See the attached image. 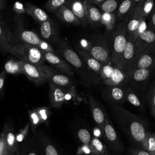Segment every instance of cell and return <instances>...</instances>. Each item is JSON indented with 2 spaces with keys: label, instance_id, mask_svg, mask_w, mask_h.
<instances>
[{
  "label": "cell",
  "instance_id": "19",
  "mask_svg": "<svg viewBox=\"0 0 155 155\" xmlns=\"http://www.w3.org/2000/svg\"><path fill=\"white\" fill-rule=\"evenodd\" d=\"M140 68H155V41L151 43L142 53L133 70Z\"/></svg>",
  "mask_w": 155,
  "mask_h": 155
},
{
  "label": "cell",
  "instance_id": "11",
  "mask_svg": "<svg viewBox=\"0 0 155 155\" xmlns=\"http://www.w3.org/2000/svg\"><path fill=\"white\" fill-rule=\"evenodd\" d=\"M57 45L60 53L69 64L81 70L85 69V67H87V65L84 66V62L78 53L74 51L65 41L60 39Z\"/></svg>",
  "mask_w": 155,
  "mask_h": 155
},
{
  "label": "cell",
  "instance_id": "6",
  "mask_svg": "<svg viewBox=\"0 0 155 155\" xmlns=\"http://www.w3.org/2000/svg\"><path fill=\"white\" fill-rule=\"evenodd\" d=\"M19 147L12 123L6 121L0 134V155H16Z\"/></svg>",
  "mask_w": 155,
  "mask_h": 155
},
{
  "label": "cell",
  "instance_id": "28",
  "mask_svg": "<svg viewBox=\"0 0 155 155\" xmlns=\"http://www.w3.org/2000/svg\"><path fill=\"white\" fill-rule=\"evenodd\" d=\"M25 8L26 13L39 23L42 24L49 19L48 15L45 11L31 3L27 2L25 4Z\"/></svg>",
  "mask_w": 155,
  "mask_h": 155
},
{
  "label": "cell",
  "instance_id": "20",
  "mask_svg": "<svg viewBox=\"0 0 155 155\" xmlns=\"http://www.w3.org/2000/svg\"><path fill=\"white\" fill-rule=\"evenodd\" d=\"M84 7L87 24L93 27L101 25L102 17L101 10L95 4L85 0H84Z\"/></svg>",
  "mask_w": 155,
  "mask_h": 155
},
{
  "label": "cell",
  "instance_id": "32",
  "mask_svg": "<svg viewBox=\"0 0 155 155\" xmlns=\"http://www.w3.org/2000/svg\"><path fill=\"white\" fill-rule=\"evenodd\" d=\"M133 0H122L117 11L116 17L121 22H124L128 17L131 10Z\"/></svg>",
  "mask_w": 155,
  "mask_h": 155
},
{
  "label": "cell",
  "instance_id": "10",
  "mask_svg": "<svg viewBox=\"0 0 155 155\" xmlns=\"http://www.w3.org/2000/svg\"><path fill=\"white\" fill-rule=\"evenodd\" d=\"M155 68L134 69L127 79V83L135 91L141 90L148 82Z\"/></svg>",
  "mask_w": 155,
  "mask_h": 155
},
{
  "label": "cell",
  "instance_id": "4",
  "mask_svg": "<svg viewBox=\"0 0 155 155\" xmlns=\"http://www.w3.org/2000/svg\"><path fill=\"white\" fill-rule=\"evenodd\" d=\"M84 49L103 65L112 64L107 40L105 36L101 35L93 36L88 46Z\"/></svg>",
  "mask_w": 155,
  "mask_h": 155
},
{
  "label": "cell",
  "instance_id": "41",
  "mask_svg": "<svg viewBox=\"0 0 155 155\" xmlns=\"http://www.w3.org/2000/svg\"><path fill=\"white\" fill-rule=\"evenodd\" d=\"M6 76H7V73L3 69L0 72V96H2L4 94Z\"/></svg>",
  "mask_w": 155,
  "mask_h": 155
},
{
  "label": "cell",
  "instance_id": "21",
  "mask_svg": "<svg viewBox=\"0 0 155 155\" xmlns=\"http://www.w3.org/2000/svg\"><path fill=\"white\" fill-rule=\"evenodd\" d=\"M145 21L136 16H131L124 21L127 39H131L135 42L139 35L143 31L142 30L141 27Z\"/></svg>",
  "mask_w": 155,
  "mask_h": 155
},
{
  "label": "cell",
  "instance_id": "13",
  "mask_svg": "<svg viewBox=\"0 0 155 155\" xmlns=\"http://www.w3.org/2000/svg\"><path fill=\"white\" fill-rule=\"evenodd\" d=\"M134 42L133 39H127L126 47L122 57L120 69L125 75L126 81L134 67Z\"/></svg>",
  "mask_w": 155,
  "mask_h": 155
},
{
  "label": "cell",
  "instance_id": "29",
  "mask_svg": "<svg viewBox=\"0 0 155 155\" xmlns=\"http://www.w3.org/2000/svg\"><path fill=\"white\" fill-rule=\"evenodd\" d=\"M18 155H44L36 140H28L21 147L19 146Z\"/></svg>",
  "mask_w": 155,
  "mask_h": 155
},
{
  "label": "cell",
  "instance_id": "42",
  "mask_svg": "<svg viewBox=\"0 0 155 155\" xmlns=\"http://www.w3.org/2000/svg\"><path fill=\"white\" fill-rule=\"evenodd\" d=\"M129 152L130 155H151L150 153L147 151L138 147L130 149Z\"/></svg>",
  "mask_w": 155,
  "mask_h": 155
},
{
  "label": "cell",
  "instance_id": "23",
  "mask_svg": "<svg viewBox=\"0 0 155 155\" xmlns=\"http://www.w3.org/2000/svg\"><path fill=\"white\" fill-rule=\"evenodd\" d=\"M77 53L87 67L100 77L104 65L92 56L88 51L81 47L77 48Z\"/></svg>",
  "mask_w": 155,
  "mask_h": 155
},
{
  "label": "cell",
  "instance_id": "45",
  "mask_svg": "<svg viewBox=\"0 0 155 155\" xmlns=\"http://www.w3.org/2000/svg\"><path fill=\"white\" fill-rule=\"evenodd\" d=\"M5 6V0H0V10L4 8Z\"/></svg>",
  "mask_w": 155,
  "mask_h": 155
},
{
  "label": "cell",
  "instance_id": "24",
  "mask_svg": "<svg viewBox=\"0 0 155 155\" xmlns=\"http://www.w3.org/2000/svg\"><path fill=\"white\" fill-rule=\"evenodd\" d=\"M17 43L14 35L4 24L0 22V46L3 52L8 53L10 48Z\"/></svg>",
  "mask_w": 155,
  "mask_h": 155
},
{
  "label": "cell",
  "instance_id": "37",
  "mask_svg": "<svg viewBox=\"0 0 155 155\" xmlns=\"http://www.w3.org/2000/svg\"><path fill=\"white\" fill-rule=\"evenodd\" d=\"M67 0H48L44 5V7L48 11L56 12L62 6L66 4Z\"/></svg>",
  "mask_w": 155,
  "mask_h": 155
},
{
  "label": "cell",
  "instance_id": "40",
  "mask_svg": "<svg viewBox=\"0 0 155 155\" xmlns=\"http://www.w3.org/2000/svg\"><path fill=\"white\" fill-rule=\"evenodd\" d=\"M13 10L18 14H23L26 13L25 5L19 1H16L15 2L13 7Z\"/></svg>",
  "mask_w": 155,
  "mask_h": 155
},
{
  "label": "cell",
  "instance_id": "1",
  "mask_svg": "<svg viewBox=\"0 0 155 155\" xmlns=\"http://www.w3.org/2000/svg\"><path fill=\"white\" fill-rule=\"evenodd\" d=\"M112 116L129 139L140 148L148 131L145 120L126 110L121 105H110Z\"/></svg>",
  "mask_w": 155,
  "mask_h": 155
},
{
  "label": "cell",
  "instance_id": "9",
  "mask_svg": "<svg viewBox=\"0 0 155 155\" xmlns=\"http://www.w3.org/2000/svg\"><path fill=\"white\" fill-rule=\"evenodd\" d=\"M126 84L106 85L102 90L103 99L110 105H119L126 102Z\"/></svg>",
  "mask_w": 155,
  "mask_h": 155
},
{
  "label": "cell",
  "instance_id": "27",
  "mask_svg": "<svg viewBox=\"0 0 155 155\" xmlns=\"http://www.w3.org/2000/svg\"><path fill=\"white\" fill-rule=\"evenodd\" d=\"M154 0L143 1L138 6L133 13L128 18L131 16H136L142 21H145L148 18L150 13L151 12L154 5Z\"/></svg>",
  "mask_w": 155,
  "mask_h": 155
},
{
  "label": "cell",
  "instance_id": "2",
  "mask_svg": "<svg viewBox=\"0 0 155 155\" xmlns=\"http://www.w3.org/2000/svg\"><path fill=\"white\" fill-rule=\"evenodd\" d=\"M107 40L111 63L113 66L119 68L123 53L127 42L124 22L118 23L113 28L109 38Z\"/></svg>",
  "mask_w": 155,
  "mask_h": 155
},
{
  "label": "cell",
  "instance_id": "14",
  "mask_svg": "<svg viewBox=\"0 0 155 155\" xmlns=\"http://www.w3.org/2000/svg\"><path fill=\"white\" fill-rule=\"evenodd\" d=\"M45 61L55 69L68 75H74V72L68 62L54 52H44Z\"/></svg>",
  "mask_w": 155,
  "mask_h": 155
},
{
  "label": "cell",
  "instance_id": "33",
  "mask_svg": "<svg viewBox=\"0 0 155 155\" xmlns=\"http://www.w3.org/2000/svg\"><path fill=\"white\" fill-rule=\"evenodd\" d=\"M126 102H128L130 104L140 110L144 108V105L142 101L139 97L136 91L130 85H127Z\"/></svg>",
  "mask_w": 155,
  "mask_h": 155
},
{
  "label": "cell",
  "instance_id": "43",
  "mask_svg": "<svg viewBox=\"0 0 155 155\" xmlns=\"http://www.w3.org/2000/svg\"><path fill=\"white\" fill-rule=\"evenodd\" d=\"M143 1H145V0H133L132 8H131V12H130V13L128 17H129L130 16H131V15L133 13V12L136 10V9L138 7V6H139ZM125 20H126V19H125Z\"/></svg>",
  "mask_w": 155,
  "mask_h": 155
},
{
  "label": "cell",
  "instance_id": "7",
  "mask_svg": "<svg viewBox=\"0 0 155 155\" xmlns=\"http://www.w3.org/2000/svg\"><path fill=\"white\" fill-rule=\"evenodd\" d=\"M102 131V137L110 149L115 154H122L124 151V145L108 116L107 117Z\"/></svg>",
  "mask_w": 155,
  "mask_h": 155
},
{
  "label": "cell",
  "instance_id": "46",
  "mask_svg": "<svg viewBox=\"0 0 155 155\" xmlns=\"http://www.w3.org/2000/svg\"><path fill=\"white\" fill-rule=\"evenodd\" d=\"M0 51H2V52H3V51H2V48L1 47V46H0Z\"/></svg>",
  "mask_w": 155,
  "mask_h": 155
},
{
  "label": "cell",
  "instance_id": "35",
  "mask_svg": "<svg viewBox=\"0 0 155 155\" xmlns=\"http://www.w3.org/2000/svg\"><path fill=\"white\" fill-rule=\"evenodd\" d=\"M122 0H105L97 5L103 13H113L117 11Z\"/></svg>",
  "mask_w": 155,
  "mask_h": 155
},
{
  "label": "cell",
  "instance_id": "49",
  "mask_svg": "<svg viewBox=\"0 0 155 155\" xmlns=\"http://www.w3.org/2000/svg\"><path fill=\"white\" fill-rule=\"evenodd\" d=\"M107 155H109V154H107Z\"/></svg>",
  "mask_w": 155,
  "mask_h": 155
},
{
  "label": "cell",
  "instance_id": "5",
  "mask_svg": "<svg viewBox=\"0 0 155 155\" xmlns=\"http://www.w3.org/2000/svg\"><path fill=\"white\" fill-rule=\"evenodd\" d=\"M14 36L18 42L25 43L39 48L43 52H54L55 50L47 41L41 39L31 30L24 29L21 25H17Z\"/></svg>",
  "mask_w": 155,
  "mask_h": 155
},
{
  "label": "cell",
  "instance_id": "16",
  "mask_svg": "<svg viewBox=\"0 0 155 155\" xmlns=\"http://www.w3.org/2000/svg\"><path fill=\"white\" fill-rule=\"evenodd\" d=\"M88 104L93 120L97 127L102 130L108 116L102 105L91 94L88 95Z\"/></svg>",
  "mask_w": 155,
  "mask_h": 155
},
{
  "label": "cell",
  "instance_id": "39",
  "mask_svg": "<svg viewBox=\"0 0 155 155\" xmlns=\"http://www.w3.org/2000/svg\"><path fill=\"white\" fill-rule=\"evenodd\" d=\"M148 19V28L155 32V3Z\"/></svg>",
  "mask_w": 155,
  "mask_h": 155
},
{
  "label": "cell",
  "instance_id": "18",
  "mask_svg": "<svg viewBox=\"0 0 155 155\" xmlns=\"http://www.w3.org/2000/svg\"><path fill=\"white\" fill-rule=\"evenodd\" d=\"M50 101L51 106L55 108H59L65 102L67 94L70 90L51 83H49Z\"/></svg>",
  "mask_w": 155,
  "mask_h": 155
},
{
  "label": "cell",
  "instance_id": "31",
  "mask_svg": "<svg viewBox=\"0 0 155 155\" xmlns=\"http://www.w3.org/2000/svg\"><path fill=\"white\" fill-rule=\"evenodd\" d=\"M22 64L23 61L22 60L10 59L5 63L4 70L7 74L13 75L23 74Z\"/></svg>",
  "mask_w": 155,
  "mask_h": 155
},
{
  "label": "cell",
  "instance_id": "12",
  "mask_svg": "<svg viewBox=\"0 0 155 155\" xmlns=\"http://www.w3.org/2000/svg\"><path fill=\"white\" fill-rule=\"evenodd\" d=\"M154 41L155 32L149 28L145 29L139 35L134 42V67L146 48Z\"/></svg>",
  "mask_w": 155,
  "mask_h": 155
},
{
  "label": "cell",
  "instance_id": "50",
  "mask_svg": "<svg viewBox=\"0 0 155 155\" xmlns=\"http://www.w3.org/2000/svg\"><path fill=\"white\" fill-rule=\"evenodd\" d=\"M16 155H18V154H16Z\"/></svg>",
  "mask_w": 155,
  "mask_h": 155
},
{
  "label": "cell",
  "instance_id": "22",
  "mask_svg": "<svg viewBox=\"0 0 155 155\" xmlns=\"http://www.w3.org/2000/svg\"><path fill=\"white\" fill-rule=\"evenodd\" d=\"M40 32L42 37L45 41L57 44L60 40L57 27L50 18L46 21L41 24Z\"/></svg>",
  "mask_w": 155,
  "mask_h": 155
},
{
  "label": "cell",
  "instance_id": "3",
  "mask_svg": "<svg viewBox=\"0 0 155 155\" xmlns=\"http://www.w3.org/2000/svg\"><path fill=\"white\" fill-rule=\"evenodd\" d=\"M8 53H10L18 59L39 66L45 62L44 52L38 47L25 44L18 42L12 46Z\"/></svg>",
  "mask_w": 155,
  "mask_h": 155
},
{
  "label": "cell",
  "instance_id": "25",
  "mask_svg": "<svg viewBox=\"0 0 155 155\" xmlns=\"http://www.w3.org/2000/svg\"><path fill=\"white\" fill-rule=\"evenodd\" d=\"M65 5L67 6L80 20L82 26L86 27L87 25L84 7V0H71L70 2L67 1Z\"/></svg>",
  "mask_w": 155,
  "mask_h": 155
},
{
  "label": "cell",
  "instance_id": "48",
  "mask_svg": "<svg viewBox=\"0 0 155 155\" xmlns=\"http://www.w3.org/2000/svg\"><path fill=\"white\" fill-rule=\"evenodd\" d=\"M0 17H1V13H0Z\"/></svg>",
  "mask_w": 155,
  "mask_h": 155
},
{
  "label": "cell",
  "instance_id": "30",
  "mask_svg": "<svg viewBox=\"0 0 155 155\" xmlns=\"http://www.w3.org/2000/svg\"><path fill=\"white\" fill-rule=\"evenodd\" d=\"M91 155H107L108 154V147L99 138L93 136L88 145Z\"/></svg>",
  "mask_w": 155,
  "mask_h": 155
},
{
  "label": "cell",
  "instance_id": "8",
  "mask_svg": "<svg viewBox=\"0 0 155 155\" xmlns=\"http://www.w3.org/2000/svg\"><path fill=\"white\" fill-rule=\"evenodd\" d=\"M39 67L45 74L47 81L57 86L70 89L74 86V81L68 76L56 69L45 64L40 65Z\"/></svg>",
  "mask_w": 155,
  "mask_h": 155
},
{
  "label": "cell",
  "instance_id": "36",
  "mask_svg": "<svg viewBox=\"0 0 155 155\" xmlns=\"http://www.w3.org/2000/svg\"><path fill=\"white\" fill-rule=\"evenodd\" d=\"M76 136L78 140L82 146H87L90 144L93 137L90 131L86 127H82L78 129Z\"/></svg>",
  "mask_w": 155,
  "mask_h": 155
},
{
  "label": "cell",
  "instance_id": "15",
  "mask_svg": "<svg viewBox=\"0 0 155 155\" xmlns=\"http://www.w3.org/2000/svg\"><path fill=\"white\" fill-rule=\"evenodd\" d=\"M22 69L23 74L36 85H42L47 82L46 76L39 66L23 61Z\"/></svg>",
  "mask_w": 155,
  "mask_h": 155
},
{
  "label": "cell",
  "instance_id": "34",
  "mask_svg": "<svg viewBox=\"0 0 155 155\" xmlns=\"http://www.w3.org/2000/svg\"><path fill=\"white\" fill-rule=\"evenodd\" d=\"M140 148L147 151L150 154L155 153V133L148 131Z\"/></svg>",
  "mask_w": 155,
  "mask_h": 155
},
{
  "label": "cell",
  "instance_id": "38",
  "mask_svg": "<svg viewBox=\"0 0 155 155\" xmlns=\"http://www.w3.org/2000/svg\"><path fill=\"white\" fill-rule=\"evenodd\" d=\"M148 101L151 114L154 117H155V83L148 91Z\"/></svg>",
  "mask_w": 155,
  "mask_h": 155
},
{
  "label": "cell",
  "instance_id": "44",
  "mask_svg": "<svg viewBox=\"0 0 155 155\" xmlns=\"http://www.w3.org/2000/svg\"><path fill=\"white\" fill-rule=\"evenodd\" d=\"M85 1H88V2H90L93 4H95L96 5H99V4H102L105 0H85Z\"/></svg>",
  "mask_w": 155,
  "mask_h": 155
},
{
  "label": "cell",
  "instance_id": "47",
  "mask_svg": "<svg viewBox=\"0 0 155 155\" xmlns=\"http://www.w3.org/2000/svg\"><path fill=\"white\" fill-rule=\"evenodd\" d=\"M151 155H155V153H152V154H150Z\"/></svg>",
  "mask_w": 155,
  "mask_h": 155
},
{
  "label": "cell",
  "instance_id": "26",
  "mask_svg": "<svg viewBox=\"0 0 155 155\" xmlns=\"http://www.w3.org/2000/svg\"><path fill=\"white\" fill-rule=\"evenodd\" d=\"M56 15L59 19H61L64 22L78 27L82 25L80 20L65 5L58 9L56 12Z\"/></svg>",
  "mask_w": 155,
  "mask_h": 155
},
{
  "label": "cell",
  "instance_id": "17",
  "mask_svg": "<svg viewBox=\"0 0 155 155\" xmlns=\"http://www.w3.org/2000/svg\"><path fill=\"white\" fill-rule=\"evenodd\" d=\"M35 137L36 142L44 155H64L44 132L37 133Z\"/></svg>",
  "mask_w": 155,
  "mask_h": 155
}]
</instances>
